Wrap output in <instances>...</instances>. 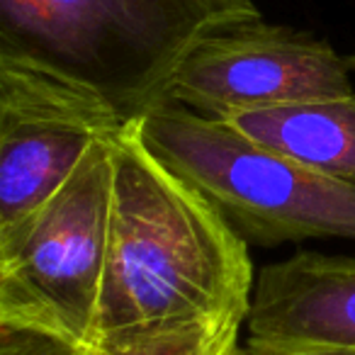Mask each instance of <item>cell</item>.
Returning a JSON list of instances; mask_svg holds the SVG:
<instances>
[{
    "instance_id": "cell-2",
    "label": "cell",
    "mask_w": 355,
    "mask_h": 355,
    "mask_svg": "<svg viewBox=\"0 0 355 355\" xmlns=\"http://www.w3.org/2000/svg\"><path fill=\"white\" fill-rule=\"evenodd\" d=\"M261 17L253 0H0V49L66 71L137 122L166 105L200 42Z\"/></svg>"
},
{
    "instance_id": "cell-5",
    "label": "cell",
    "mask_w": 355,
    "mask_h": 355,
    "mask_svg": "<svg viewBox=\"0 0 355 355\" xmlns=\"http://www.w3.org/2000/svg\"><path fill=\"white\" fill-rule=\"evenodd\" d=\"M127 124L93 85L0 49V232L35 214Z\"/></svg>"
},
{
    "instance_id": "cell-7",
    "label": "cell",
    "mask_w": 355,
    "mask_h": 355,
    "mask_svg": "<svg viewBox=\"0 0 355 355\" xmlns=\"http://www.w3.org/2000/svg\"><path fill=\"white\" fill-rule=\"evenodd\" d=\"M246 326L251 345L355 350V256L302 251L263 266Z\"/></svg>"
},
{
    "instance_id": "cell-4",
    "label": "cell",
    "mask_w": 355,
    "mask_h": 355,
    "mask_svg": "<svg viewBox=\"0 0 355 355\" xmlns=\"http://www.w3.org/2000/svg\"><path fill=\"white\" fill-rule=\"evenodd\" d=\"M114 139L17 227L0 232V324L98 350V309L110 246Z\"/></svg>"
},
{
    "instance_id": "cell-1",
    "label": "cell",
    "mask_w": 355,
    "mask_h": 355,
    "mask_svg": "<svg viewBox=\"0 0 355 355\" xmlns=\"http://www.w3.org/2000/svg\"><path fill=\"white\" fill-rule=\"evenodd\" d=\"M253 287L248 243L129 122L114 139L98 350L168 326L246 321Z\"/></svg>"
},
{
    "instance_id": "cell-6",
    "label": "cell",
    "mask_w": 355,
    "mask_h": 355,
    "mask_svg": "<svg viewBox=\"0 0 355 355\" xmlns=\"http://www.w3.org/2000/svg\"><path fill=\"white\" fill-rule=\"evenodd\" d=\"M355 54L309 32L253 20L202 40L175 71L166 105L205 119L355 93Z\"/></svg>"
},
{
    "instance_id": "cell-10",
    "label": "cell",
    "mask_w": 355,
    "mask_h": 355,
    "mask_svg": "<svg viewBox=\"0 0 355 355\" xmlns=\"http://www.w3.org/2000/svg\"><path fill=\"white\" fill-rule=\"evenodd\" d=\"M232 355H355V350L321 348V345H309V348H266V345L239 343V348Z\"/></svg>"
},
{
    "instance_id": "cell-9",
    "label": "cell",
    "mask_w": 355,
    "mask_h": 355,
    "mask_svg": "<svg viewBox=\"0 0 355 355\" xmlns=\"http://www.w3.org/2000/svg\"><path fill=\"white\" fill-rule=\"evenodd\" d=\"M0 355H103L61 336L25 326L0 324Z\"/></svg>"
},
{
    "instance_id": "cell-3",
    "label": "cell",
    "mask_w": 355,
    "mask_h": 355,
    "mask_svg": "<svg viewBox=\"0 0 355 355\" xmlns=\"http://www.w3.org/2000/svg\"><path fill=\"white\" fill-rule=\"evenodd\" d=\"M141 139L198 188L246 243L343 239L355 243V183L248 139L222 119L161 105L139 119Z\"/></svg>"
},
{
    "instance_id": "cell-8",
    "label": "cell",
    "mask_w": 355,
    "mask_h": 355,
    "mask_svg": "<svg viewBox=\"0 0 355 355\" xmlns=\"http://www.w3.org/2000/svg\"><path fill=\"white\" fill-rule=\"evenodd\" d=\"M248 139L355 183V93L224 119Z\"/></svg>"
}]
</instances>
